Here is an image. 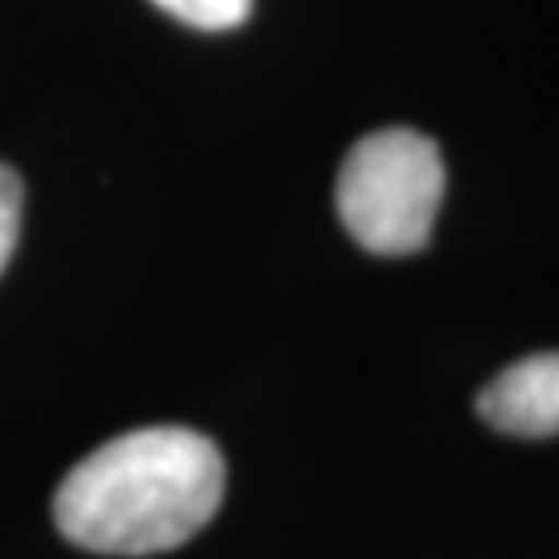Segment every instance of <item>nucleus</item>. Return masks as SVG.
<instances>
[{"instance_id": "obj_1", "label": "nucleus", "mask_w": 559, "mask_h": 559, "mask_svg": "<svg viewBox=\"0 0 559 559\" xmlns=\"http://www.w3.org/2000/svg\"><path fill=\"white\" fill-rule=\"evenodd\" d=\"M224 498V459L185 426H148L109 440L69 469L55 523L102 556H156L206 527Z\"/></svg>"}, {"instance_id": "obj_2", "label": "nucleus", "mask_w": 559, "mask_h": 559, "mask_svg": "<svg viewBox=\"0 0 559 559\" xmlns=\"http://www.w3.org/2000/svg\"><path fill=\"white\" fill-rule=\"evenodd\" d=\"M444 159L419 130L390 127L347 152L336 181V210L354 242L379 257H404L430 242Z\"/></svg>"}, {"instance_id": "obj_3", "label": "nucleus", "mask_w": 559, "mask_h": 559, "mask_svg": "<svg viewBox=\"0 0 559 559\" xmlns=\"http://www.w3.org/2000/svg\"><path fill=\"white\" fill-rule=\"evenodd\" d=\"M477 412L487 426L513 437L559 433V350L509 365L480 390Z\"/></svg>"}, {"instance_id": "obj_4", "label": "nucleus", "mask_w": 559, "mask_h": 559, "mask_svg": "<svg viewBox=\"0 0 559 559\" xmlns=\"http://www.w3.org/2000/svg\"><path fill=\"white\" fill-rule=\"evenodd\" d=\"M166 15L195 29H235L249 19L253 0H152Z\"/></svg>"}, {"instance_id": "obj_5", "label": "nucleus", "mask_w": 559, "mask_h": 559, "mask_svg": "<svg viewBox=\"0 0 559 559\" xmlns=\"http://www.w3.org/2000/svg\"><path fill=\"white\" fill-rule=\"evenodd\" d=\"M19 224H22V181L8 166H0V275H4L11 253H15Z\"/></svg>"}]
</instances>
